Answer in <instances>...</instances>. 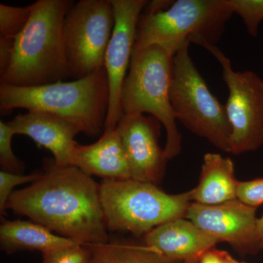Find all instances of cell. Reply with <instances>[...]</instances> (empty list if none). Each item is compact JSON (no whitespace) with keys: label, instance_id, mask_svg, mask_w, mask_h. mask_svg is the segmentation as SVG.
Instances as JSON below:
<instances>
[{"label":"cell","instance_id":"obj_4","mask_svg":"<svg viewBox=\"0 0 263 263\" xmlns=\"http://www.w3.org/2000/svg\"><path fill=\"white\" fill-rule=\"evenodd\" d=\"M174 57L158 46L133 48L121 93L122 115L148 114L162 124L164 153L168 161L181 151V135L171 101Z\"/></svg>","mask_w":263,"mask_h":263},{"label":"cell","instance_id":"obj_10","mask_svg":"<svg viewBox=\"0 0 263 263\" xmlns=\"http://www.w3.org/2000/svg\"><path fill=\"white\" fill-rule=\"evenodd\" d=\"M147 3L146 0H111L115 24L105 57L110 101L104 130L116 129L122 117V86L136 43L137 25Z\"/></svg>","mask_w":263,"mask_h":263},{"label":"cell","instance_id":"obj_19","mask_svg":"<svg viewBox=\"0 0 263 263\" xmlns=\"http://www.w3.org/2000/svg\"><path fill=\"white\" fill-rule=\"evenodd\" d=\"M33 4L26 7H13L0 4V39L15 41L28 23Z\"/></svg>","mask_w":263,"mask_h":263},{"label":"cell","instance_id":"obj_18","mask_svg":"<svg viewBox=\"0 0 263 263\" xmlns=\"http://www.w3.org/2000/svg\"><path fill=\"white\" fill-rule=\"evenodd\" d=\"M89 252L86 263H181L164 257L143 243L110 240L85 245Z\"/></svg>","mask_w":263,"mask_h":263},{"label":"cell","instance_id":"obj_27","mask_svg":"<svg viewBox=\"0 0 263 263\" xmlns=\"http://www.w3.org/2000/svg\"><path fill=\"white\" fill-rule=\"evenodd\" d=\"M257 234H258L259 247L261 250H263V215L257 219Z\"/></svg>","mask_w":263,"mask_h":263},{"label":"cell","instance_id":"obj_1","mask_svg":"<svg viewBox=\"0 0 263 263\" xmlns=\"http://www.w3.org/2000/svg\"><path fill=\"white\" fill-rule=\"evenodd\" d=\"M42 224L81 245L108 242L100 200V183L74 166H58L44 160L39 179L15 190L6 210Z\"/></svg>","mask_w":263,"mask_h":263},{"label":"cell","instance_id":"obj_12","mask_svg":"<svg viewBox=\"0 0 263 263\" xmlns=\"http://www.w3.org/2000/svg\"><path fill=\"white\" fill-rule=\"evenodd\" d=\"M161 123L145 114L122 115L117 124L130 170L131 179L158 185L168 160L159 143Z\"/></svg>","mask_w":263,"mask_h":263},{"label":"cell","instance_id":"obj_8","mask_svg":"<svg viewBox=\"0 0 263 263\" xmlns=\"http://www.w3.org/2000/svg\"><path fill=\"white\" fill-rule=\"evenodd\" d=\"M115 18L111 0H81L64 22V44L69 75L82 79L105 67Z\"/></svg>","mask_w":263,"mask_h":263},{"label":"cell","instance_id":"obj_17","mask_svg":"<svg viewBox=\"0 0 263 263\" xmlns=\"http://www.w3.org/2000/svg\"><path fill=\"white\" fill-rule=\"evenodd\" d=\"M77 245L31 220H5L0 226V248L8 254L38 251L41 253Z\"/></svg>","mask_w":263,"mask_h":263},{"label":"cell","instance_id":"obj_15","mask_svg":"<svg viewBox=\"0 0 263 263\" xmlns=\"http://www.w3.org/2000/svg\"><path fill=\"white\" fill-rule=\"evenodd\" d=\"M72 166L103 180L131 179L129 162L117 128L104 130L101 138L94 143H76Z\"/></svg>","mask_w":263,"mask_h":263},{"label":"cell","instance_id":"obj_21","mask_svg":"<svg viewBox=\"0 0 263 263\" xmlns=\"http://www.w3.org/2000/svg\"><path fill=\"white\" fill-rule=\"evenodd\" d=\"M15 135L8 123L0 121V164L3 171L23 174L25 165L15 155L12 148V138Z\"/></svg>","mask_w":263,"mask_h":263},{"label":"cell","instance_id":"obj_20","mask_svg":"<svg viewBox=\"0 0 263 263\" xmlns=\"http://www.w3.org/2000/svg\"><path fill=\"white\" fill-rule=\"evenodd\" d=\"M224 3L233 14L242 18L249 34L257 37L263 21V0H224Z\"/></svg>","mask_w":263,"mask_h":263},{"label":"cell","instance_id":"obj_14","mask_svg":"<svg viewBox=\"0 0 263 263\" xmlns=\"http://www.w3.org/2000/svg\"><path fill=\"white\" fill-rule=\"evenodd\" d=\"M143 243L167 258L184 262L200 258L220 242L184 217L151 230L144 235Z\"/></svg>","mask_w":263,"mask_h":263},{"label":"cell","instance_id":"obj_29","mask_svg":"<svg viewBox=\"0 0 263 263\" xmlns=\"http://www.w3.org/2000/svg\"><path fill=\"white\" fill-rule=\"evenodd\" d=\"M199 259L200 258L191 259V260L184 261L181 263H198Z\"/></svg>","mask_w":263,"mask_h":263},{"label":"cell","instance_id":"obj_24","mask_svg":"<svg viewBox=\"0 0 263 263\" xmlns=\"http://www.w3.org/2000/svg\"><path fill=\"white\" fill-rule=\"evenodd\" d=\"M238 199L250 206L263 204V178L238 182Z\"/></svg>","mask_w":263,"mask_h":263},{"label":"cell","instance_id":"obj_6","mask_svg":"<svg viewBox=\"0 0 263 263\" xmlns=\"http://www.w3.org/2000/svg\"><path fill=\"white\" fill-rule=\"evenodd\" d=\"M233 15L224 0L174 1L160 13H141L134 48L158 46L174 56L190 43L215 45Z\"/></svg>","mask_w":263,"mask_h":263},{"label":"cell","instance_id":"obj_28","mask_svg":"<svg viewBox=\"0 0 263 263\" xmlns=\"http://www.w3.org/2000/svg\"><path fill=\"white\" fill-rule=\"evenodd\" d=\"M221 256H222L224 263H245L237 260V259H235L234 257H232V256L230 255L228 252H226V251H221Z\"/></svg>","mask_w":263,"mask_h":263},{"label":"cell","instance_id":"obj_2","mask_svg":"<svg viewBox=\"0 0 263 263\" xmlns=\"http://www.w3.org/2000/svg\"><path fill=\"white\" fill-rule=\"evenodd\" d=\"M110 89L105 67L82 79L31 87L0 85L2 114L27 109L53 114L75 124L81 133L96 137L103 133Z\"/></svg>","mask_w":263,"mask_h":263},{"label":"cell","instance_id":"obj_26","mask_svg":"<svg viewBox=\"0 0 263 263\" xmlns=\"http://www.w3.org/2000/svg\"><path fill=\"white\" fill-rule=\"evenodd\" d=\"M198 263H224L221 250L212 248L205 252L199 259Z\"/></svg>","mask_w":263,"mask_h":263},{"label":"cell","instance_id":"obj_5","mask_svg":"<svg viewBox=\"0 0 263 263\" xmlns=\"http://www.w3.org/2000/svg\"><path fill=\"white\" fill-rule=\"evenodd\" d=\"M100 200L107 230L145 235L167 221L186 218L190 191L170 195L154 183L133 179H103Z\"/></svg>","mask_w":263,"mask_h":263},{"label":"cell","instance_id":"obj_7","mask_svg":"<svg viewBox=\"0 0 263 263\" xmlns=\"http://www.w3.org/2000/svg\"><path fill=\"white\" fill-rule=\"evenodd\" d=\"M189 46L174 57L171 101L175 117L192 133L230 153L231 129L226 107L211 92L190 56Z\"/></svg>","mask_w":263,"mask_h":263},{"label":"cell","instance_id":"obj_16","mask_svg":"<svg viewBox=\"0 0 263 263\" xmlns=\"http://www.w3.org/2000/svg\"><path fill=\"white\" fill-rule=\"evenodd\" d=\"M238 182L230 157L205 154L198 184L190 191L192 202L212 205L238 199Z\"/></svg>","mask_w":263,"mask_h":263},{"label":"cell","instance_id":"obj_23","mask_svg":"<svg viewBox=\"0 0 263 263\" xmlns=\"http://www.w3.org/2000/svg\"><path fill=\"white\" fill-rule=\"evenodd\" d=\"M42 256L43 263H86L89 252L86 246L77 243L47 251Z\"/></svg>","mask_w":263,"mask_h":263},{"label":"cell","instance_id":"obj_13","mask_svg":"<svg viewBox=\"0 0 263 263\" xmlns=\"http://www.w3.org/2000/svg\"><path fill=\"white\" fill-rule=\"evenodd\" d=\"M16 135L29 137L39 146L50 151L58 166H72L75 138L81 133L75 124L53 114L28 111L8 122Z\"/></svg>","mask_w":263,"mask_h":263},{"label":"cell","instance_id":"obj_22","mask_svg":"<svg viewBox=\"0 0 263 263\" xmlns=\"http://www.w3.org/2000/svg\"><path fill=\"white\" fill-rule=\"evenodd\" d=\"M41 173L29 175L14 174L8 171H0V214L6 215V205L14 188L19 185L31 183L39 179Z\"/></svg>","mask_w":263,"mask_h":263},{"label":"cell","instance_id":"obj_25","mask_svg":"<svg viewBox=\"0 0 263 263\" xmlns=\"http://www.w3.org/2000/svg\"><path fill=\"white\" fill-rule=\"evenodd\" d=\"M173 3L174 1H169V0L148 1L142 13H146V14H156V13H160V12L167 9L173 4Z\"/></svg>","mask_w":263,"mask_h":263},{"label":"cell","instance_id":"obj_3","mask_svg":"<svg viewBox=\"0 0 263 263\" xmlns=\"http://www.w3.org/2000/svg\"><path fill=\"white\" fill-rule=\"evenodd\" d=\"M70 0H38L28 23L15 39L13 57L1 84L31 87L70 76L64 44V22Z\"/></svg>","mask_w":263,"mask_h":263},{"label":"cell","instance_id":"obj_11","mask_svg":"<svg viewBox=\"0 0 263 263\" xmlns=\"http://www.w3.org/2000/svg\"><path fill=\"white\" fill-rule=\"evenodd\" d=\"M257 208L239 199L218 205L192 202L186 218L220 243L226 242L242 254L261 250L257 234Z\"/></svg>","mask_w":263,"mask_h":263},{"label":"cell","instance_id":"obj_9","mask_svg":"<svg viewBox=\"0 0 263 263\" xmlns=\"http://www.w3.org/2000/svg\"><path fill=\"white\" fill-rule=\"evenodd\" d=\"M222 67L223 80L229 90L224 107L231 129L230 153L254 152L263 145V80L252 71L237 72L216 45L204 43Z\"/></svg>","mask_w":263,"mask_h":263}]
</instances>
